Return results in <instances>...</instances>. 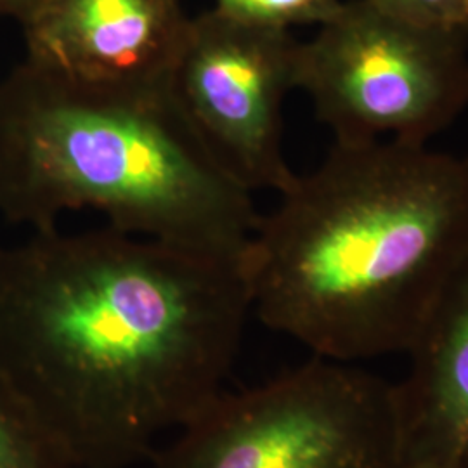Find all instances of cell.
Listing matches in <instances>:
<instances>
[{"mask_svg": "<svg viewBox=\"0 0 468 468\" xmlns=\"http://www.w3.org/2000/svg\"><path fill=\"white\" fill-rule=\"evenodd\" d=\"M245 257L106 226L0 249V377L73 468H131L224 392Z\"/></svg>", "mask_w": 468, "mask_h": 468, "instance_id": "cell-1", "label": "cell"}, {"mask_svg": "<svg viewBox=\"0 0 468 468\" xmlns=\"http://www.w3.org/2000/svg\"><path fill=\"white\" fill-rule=\"evenodd\" d=\"M280 197L247 251L251 311L324 359L408 354L468 249V154L335 141Z\"/></svg>", "mask_w": 468, "mask_h": 468, "instance_id": "cell-2", "label": "cell"}, {"mask_svg": "<svg viewBox=\"0 0 468 468\" xmlns=\"http://www.w3.org/2000/svg\"><path fill=\"white\" fill-rule=\"evenodd\" d=\"M82 208L218 257H245L261 218L167 84H77L25 59L0 80V216L42 231Z\"/></svg>", "mask_w": 468, "mask_h": 468, "instance_id": "cell-3", "label": "cell"}, {"mask_svg": "<svg viewBox=\"0 0 468 468\" xmlns=\"http://www.w3.org/2000/svg\"><path fill=\"white\" fill-rule=\"evenodd\" d=\"M153 460L154 468H399V388L314 356L268 384L222 392Z\"/></svg>", "mask_w": 468, "mask_h": 468, "instance_id": "cell-4", "label": "cell"}, {"mask_svg": "<svg viewBox=\"0 0 468 468\" xmlns=\"http://www.w3.org/2000/svg\"><path fill=\"white\" fill-rule=\"evenodd\" d=\"M297 89L336 143L427 144L468 108V30L419 27L342 2L301 42Z\"/></svg>", "mask_w": 468, "mask_h": 468, "instance_id": "cell-5", "label": "cell"}, {"mask_svg": "<svg viewBox=\"0 0 468 468\" xmlns=\"http://www.w3.org/2000/svg\"><path fill=\"white\" fill-rule=\"evenodd\" d=\"M301 42L290 30L207 11L189 21L167 89L205 146L249 191L283 193V102L297 89Z\"/></svg>", "mask_w": 468, "mask_h": 468, "instance_id": "cell-6", "label": "cell"}, {"mask_svg": "<svg viewBox=\"0 0 468 468\" xmlns=\"http://www.w3.org/2000/svg\"><path fill=\"white\" fill-rule=\"evenodd\" d=\"M189 17L181 0H40L21 21L27 59L101 87L167 84Z\"/></svg>", "mask_w": 468, "mask_h": 468, "instance_id": "cell-7", "label": "cell"}, {"mask_svg": "<svg viewBox=\"0 0 468 468\" xmlns=\"http://www.w3.org/2000/svg\"><path fill=\"white\" fill-rule=\"evenodd\" d=\"M408 354L398 384L404 462L468 468V249Z\"/></svg>", "mask_w": 468, "mask_h": 468, "instance_id": "cell-8", "label": "cell"}, {"mask_svg": "<svg viewBox=\"0 0 468 468\" xmlns=\"http://www.w3.org/2000/svg\"><path fill=\"white\" fill-rule=\"evenodd\" d=\"M0 468H73L0 377Z\"/></svg>", "mask_w": 468, "mask_h": 468, "instance_id": "cell-9", "label": "cell"}, {"mask_svg": "<svg viewBox=\"0 0 468 468\" xmlns=\"http://www.w3.org/2000/svg\"><path fill=\"white\" fill-rule=\"evenodd\" d=\"M340 4L342 0H216L214 9L251 25L290 30L299 25H323Z\"/></svg>", "mask_w": 468, "mask_h": 468, "instance_id": "cell-10", "label": "cell"}, {"mask_svg": "<svg viewBox=\"0 0 468 468\" xmlns=\"http://www.w3.org/2000/svg\"><path fill=\"white\" fill-rule=\"evenodd\" d=\"M402 21L442 30H468V0H369Z\"/></svg>", "mask_w": 468, "mask_h": 468, "instance_id": "cell-11", "label": "cell"}, {"mask_svg": "<svg viewBox=\"0 0 468 468\" xmlns=\"http://www.w3.org/2000/svg\"><path fill=\"white\" fill-rule=\"evenodd\" d=\"M40 0H0V15L16 17L21 23L25 17L34 11Z\"/></svg>", "mask_w": 468, "mask_h": 468, "instance_id": "cell-12", "label": "cell"}, {"mask_svg": "<svg viewBox=\"0 0 468 468\" xmlns=\"http://www.w3.org/2000/svg\"><path fill=\"white\" fill-rule=\"evenodd\" d=\"M399 468H439L434 465H429V463H417V462H404Z\"/></svg>", "mask_w": 468, "mask_h": 468, "instance_id": "cell-13", "label": "cell"}]
</instances>
